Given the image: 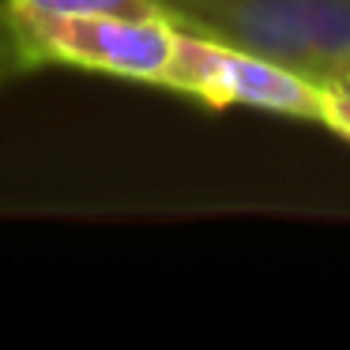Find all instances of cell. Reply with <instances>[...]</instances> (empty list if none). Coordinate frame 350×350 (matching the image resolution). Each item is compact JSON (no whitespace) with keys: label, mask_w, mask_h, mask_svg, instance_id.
<instances>
[{"label":"cell","mask_w":350,"mask_h":350,"mask_svg":"<svg viewBox=\"0 0 350 350\" xmlns=\"http://www.w3.org/2000/svg\"><path fill=\"white\" fill-rule=\"evenodd\" d=\"M177 27L211 34L327 83L350 72V0H162Z\"/></svg>","instance_id":"cell-1"},{"label":"cell","mask_w":350,"mask_h":350,"mask_svg":"<svg viewBox=\"0 0 350 350\" xmlns=\"http://www.w3.org/2000/svg\"><path fill=\"white\" fill-rule=\"evenodd\" d=\"M16 16L19 38L42 64L102 72L132 83L162 87L177 49L181 27L170 19H132V16H61L8 4Z\"/></svg>","instance_id":"cell-2"},{"label":"cell","mask_w":350,"mask_h":350,"mask_svg":"<svg viewBox=\"0 0 350 350\" xmlns=\"http://www.w3.org/2000/svg\"><path fill=\"white\" fill-rule=\"evenodd\" d=\"M162 87L211 109H260L294 121H320V83L279 61H267L211 34L177 31V49Z\"/></svg>","instance_id":"cell-3"},{"label":"cell","mask_w":350,"mask_h":350,"mask_svg":"<svg viewBox=\"0 0 350 350\" xmlns=\"http://www.w3.org/2000/svg\"><path fill=\"white\" fill-rule=\"evenodd\" d=\"M34 12H61V16H132V19H170L162 0H8ZM174 23V19H170Z\"/></svg>","instance_id":"cell-4"},{"label":"cell","mask_w":350,"mask_h":350,"mask_svg":"<svg viewBox=\"0 0 350 350\" xmlns=\"http://www.w3.org/2000/svg\"><path fill=\"white\" fill-rule=\"evenodd\" d=\"M320 124L350 139V72L320 83Z\"/></svg>","instance_id":"cell-5"},{"label":"cell","mask_w":350,"mask_h":350,"mask_svg":"<svg viewBox=\"0 0 350 350\" xmlns=\"http://www.w3.org/2000/svg\"><path fill=\"white\" fill-rule=\"evenodd\" d=\"M0 61L16 64L19 72L38 68V61H34L31 49L23 46V38H19V27H16V16H12L8 0H0Z\"/></svg>","instance_id":"cell-6"},{"label":"cell","mask_w":350,"mask_h":350,"mask_svg":"<svg viewBox=\"0 0 350 350\" xmlns=\"http://www.w3.org/2000/svg\"><path fill=\"white\" fill-rule=\"evenodd\" d=\"M16 76H23V72H19L16 64H8V61H0V83H8V79H16Z\"/></svg>","instance_id":"cell-7"}]
</instances>
